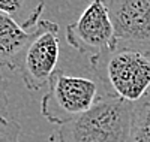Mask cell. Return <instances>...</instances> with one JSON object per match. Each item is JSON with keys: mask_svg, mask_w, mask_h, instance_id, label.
I'll return each mask as SVG.
<instances>
[{"mask_svg": "<svg viewBox=\"0 0 150 142\" xmlns=\"http://www.w3.org/2000/svg\"><path fill=\"white\" fill-rule=\"evenodd\" d=\"M59 54V25L50 20H41L20 67L23 82L27 90L36 91L50 82L57 70Z\"/></svg>", "mask_w": 150, "mask_h": 142, "instance_id": "obj_4", "label": "cell"}, {"mask_svg": "<svg viewBox=\"0 0 150 142\" xmlns=\"http://www.w3.org/2000/svg\"><path fill=\"white\" fill-rule=\"evenodd\" d=\"M9 112V99H8V84L0 69V118H5Z\"/></svg>", "mask_w": 150, "mask_h": 142, "instance_id": "obj_11", "label": "cell"}, {"mask_svg": "<svg viewBox=\"0 0 150 142\" xmlns=\"http://www.w3.org/2000/svg\"><path fill=\"white\" fill-rule=\"evenodd\" d=\"M99 97L98 84L93 79L57 69L42 97L41 112L47 121L62 126L86 114Z\"/></svg>", "mask_w": 150, "mask_h": 142, "instance_id": "obj_3", "label": "cell"}, {"mask_svg": "<svg viewBox=\"0 0 150 142\" xmlns=\"http://www.w3.org/2000/svg\"><path fill=\"white\" fill-rule=\"evenodd\" d=\"M119 44L150 49V0L104 2Z\"/></svg>", "mask_w": 150, "mask_h": 142, "instance_id": "obj_6", "label": "cell"}, {"mask_svg": "<svg viewBox=\"0 0 150 142\" xmlns=\"http://www.w3.org/2000/svg\"><path fill=\"white\" fill-rule=\"evenodd\" d=\"M36 27L24 30L11 17L0 12V69L14 72L21 67L24 53L35 37Z\"/></svg>", "mask_w": 150, "mask_h": 142, "instance_id": "obj_7", "label": "cell"}, {"mask_svg": "<svg viewBox=\"0 0 150 142\" xmlns=\"http://www.w3.org/2000/svg\"><path fill=\"white\" fill-rule=\"evenodd\" d=\"M132 123L134 105L104 94L81 117L59 126V142H132Z\"/></svg>", "mask_w": 150, "mask_h": 142, "instance_id": "obj_2", "label": "cell"}, {"mask_svg": "<svg viewBox=\"0 0 150 142\" xmlns=\"http://www.w3.org/2000/svg\"><path fill=\"white\" fill-rule=\"evenodd\" d=\"M44 8V2L29 3L23 0H0V12L11 17L24 30H32L36 27L41 21Z\"/></svg>", "mask_w": 150, "mask_h": 142, "instance_id": "obj_8", "label": "cell"}, {"mask_svg": "<svg viewBox=\"0 0 150 142\" xmlns=\"http://www.w3.org/2000/svg\"><path fill=\"white\" fill-rule=\"evenodd\" d=\"M21 126L12 118H0V142H20Z\"/></svg>", "mask_w": 150, "mask_h": 142, "instance_id": "obj_10", "label": "cell"}, {"mask_svg": "<svg viewBox=\"0 0 150 142\" xmlns=\"http://www.w3.org/2000/svg\"><path fill=\"white\" fill-rule=\"evenodd\" d=\"M105 96L138 105L150 96V49L117 46L90 58Z\"/></svg>", "mask_w": 150, "mask_h": 142, "instance_id": "obj_1", "label": "cell"}, {"mask_svg": "<svg viewBox=\"0 0 150 142\" xmlns=\"http://www.w3.org/2000/svg\"><path fill=\"white\" fill-rule=\"evenodd\" d=\"M66 41L78 53L90 58L119 46L114 27L104 2H92L77 21L66 27Z\"/></svg>", "mask_w": 150, "mask_h": 142, "instance_id": "obj_5", "label": "cell"}, {"mask_svg": "<svg viewBox=\"0 0 150 142\" xmlns=\"http://www.w3.org/2000/svg\"><path fill=\"white\" fill-rule=\"evenodd\" d=\"M132 142H150V96L134 106Z\"/></svg>", "mask_w": 150, "mask_h": 142, "instance_id": "obj_9", "label": "cell"}]
</instances>
